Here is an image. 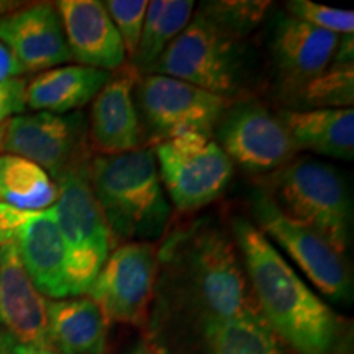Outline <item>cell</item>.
<instances>
[{"instance_id": "obj_3", "label": "cell", "mask_w": 354, "mask_h": 354, "mask_svg": "<svg viewBox=\"0 0 354 354\" xmlns=\"http://www.w3.org/2000/svg\"><path fill=\"white\" fill-rule=\"evenodd\" d=\"M263 192L287 216L313 228L339 253H346L353 203L336 167L313 158L290 159L268 177Z\"/></svg>"}, {"instance_id": "obj_22", "label": "cell", "mask_w": 354, "mask_h": 354, "mask_svg": "<svg viewBox=\"0 0 354 354\" xmlns=\"http://www.w3.org/2000/svg\"><path fill=\"white\" fill-rule=\"evenodd\" d=\"M57 185L46 171L15 154H0V203L25 212L51 209Z\"/></svg>"}, {"instance_id": "obj_21", "label": "cell", "mask_w": 354, "mask_h": 354, "mask_svg": "<svg viewBox=\"0 0 354 354\" xmlns=\"http://www.w3.org/2000/svg\"><path fill=\"white\" fill-rule=\"evenodd\" d=\"M109 323L91 297L48 300V336L57 354H104Z\"/></svg>"}, {"instance_id": "obj_19", "label": "cell", "mask_w": 354, "mask_h": 354, "mask_svg": "<svg viewBox=\"0 0 354 354\" xmlns=\"http://www.w3.org/2000/svg\"><path fill=\"white\" fill-rule=\"evenodd\" d=\"M110 76L112 73L109 71L79 64L43 71L26 82V107L35 112L57 115L81 112L82 107L95 99Z\"/></svg>"}, {"instance_id": "obj_20", "label": "cell", "mask_w": 354, "mask_h": 354, "mask_svg": "<svg viewBox=\"0 0 354 354\" xmlns=\"http://www.w3.org/2000/svg\"><path fill=\"white\" fill-rule=\"evenodd\" d=\"M279 120L297 151L308 149L322 156L351 161L354 156V110L310 109L284 110Z\"/></svg>"}, {"instance_id": "obj_34", "label": "cell", "mask_w": 354, "mask_h": 354, "mask_svg": "<svg viewBox=\"0 0 354 354\" xmlns=\"http://www.w3.org/2000/svg\"><path fill=\"white\" fill-rule=\"evenodd\" d=\"M131 354H167V351L165 348L159 346L158 343L151 342V339H146V342L136 344V348L133 349Z\"/></svg>"}, {"instance_id": "obj_11", "label": "cell", "mask_w": 354, "mask_h": 354, "mask_svg": "<svg viewBox=\"0 0 354 354\" xmlns=\"http://www.w3.org/2000/svg\"><path fill=\"white\" fill-rule=\"evenodd\" d=\"M136 95L149 130L161 141L187 133L212 136L228 109L225 97L159 74L146 76Z\"/></svg>"}, {"instance_id": "obj_16", "label": "cell", "mask_w": 354, "mask_h": 354, "mask_svg": "<svg viewBox=\"0 0 354 354\" xmlns=\"http://www.w3.org/2000/svg\"><path fill=\"white\" fill-rule=\"evenodd\" d=\"M0 323L15 342L51 348L48 300L26 274L13 243L0 246Z\"/></svg>"}, {"instance_id": "obj_8", "label": "cell", "mask_w": 354, "mask_h": 354, "mask_svg": "<svg viewBox=\"0 0 354 354\" xmlns=\"http://www.w3.org/2000/svg\"><path fill=\"white\" fill-rule=\"evenodd\" d=\"M190 269L205 317H261L234 241L218 230L197 233L189 250Z\"/></svg>"}, {"instance_id": "obj_5", "label": "cell", "mask_w": 354, "mask_h": 354, "mask_svg": "<svg viewBox=\"0 0 354 354\" xmlns=\"http://www.w3.org/2000/svg\"><path fill=\"white\" fill-rule=\"evenodd\" d=\"M240 39L198 10L149 73L179 79L228 99L240 87Z\"/></svg>"}, {"instance_id": "obj_35", "label": "cell", "mask_w": 354, "mask_h": 354, "mask_svg": "<svg viewBox=\"0 0 354 354\" xmlns=\"http://www.w3.org/2000/svg\"><path fill=\"white\" fill-rule=\"evenodd\" d=\"M3 130H6V125L0 127V148H2V140H3Z\"/></svg>"}, {"instance_id": "obj_26", "label": "cell", "mask_w": 354, "mask_h": 354, "mask_svg": "<svg viewBox=\"0 0 354 354\" xmlns=\"http://www.w3.org/2000/svg\"><path fill=\"white\" fill-rule=\"evenodd\" d=\"M269 2L259 0H223L202 3L201 12L234 37L250 33L264 19Z\"/></svg>"}, {"instance_id": "obj_7", "label": "cell", "mask_w": 354, "mask_h": 354, "mask_svg": "<svg viewBox=\"0 0 354 354\" xmlns=\"http://www.w3.org/2000/svg\"><path fill=\"white\" fill-rule=\"evenodd\" d=\"M162 187L180 212L209 205L233 176V162L212 136L187 133L159 141L153 149Z\"/></svg>"}, {"instance_id": "obj_33", "label": "cell", "mask_w": 354, "mask_h": 354, "mask_svg": "<svg viewBox=\"0 0 354 354\" xmlns=\"http://www.w3.org/2000/svg\"><path fill=\"white\" fill-rule=\"evenodd\" d=\"M354 39L353 35H343L338 39V46H336L333 64H354Z\"/></svg>"}, {"instance_id": "obj_9", "label": "cell", "mask_w": 354, "mask_h": 354, "mask_svg": "<svg viewBox=\"0 0 354 354\" xmlns=\"http://www.w3.org/2000/svg\"><path fill=\"white\" fill-rule=\"evenodd\" d=\"M159 254L151 241H130L109 254L88 289L107 323L143 325L154 295Z\"/></svg>"}, {"instance_id": "obj_6", "label": "cell", "mask_w": 354, "mask_h": 354, "mask_svg": "<svg viewBox=\"0 0 354 354\" xmlns=\"http://www.w3.org/2000/svg\"><path fill=\"white\" fill-rule=\"evenodd\" d=\"M251 207L258 223L256 227L290 256L325 297L339 304L351 300L353 277L343 253L315 230L279 210L263 190H256Z\"/></svg>"}, {"instance_id": "obj_4", "label": "cell", "mask_w": 354, "mask_h": 354, "mask_svg": "<svg viewBox=\"0 0 354 354\" xmlns=\"http://www.w3.org/2000/svg\"><path fill=\"white\" fill-rule=\"evenodd\" d=\"M88 165L73 167L55 180L57 201L53 207L64 243L69 297L87 294L113 248V236L92 192Z\"/></svg>"}, {"instance_id": "obj_32", "label": "cell", "mask_w": 354, "mask_h": 354, "mask_svg": "<svg viewBox=\"0 0 354 354\" xmlns=\"http://www.w3.org/2000/svg\"><path fill=\"white\" fill-rule=\"evenodd\" d=\"M2 346L3 354H57L55 349L50 346H38V344H26L19 343L7 335L6 331L2 333Z\"/></svg>"}, {"instance_id": "obj_28", "label": "cell", "mask_w": 354, "mask_h": 354, "mask_svg": "<svg viewBox=\"0 0 354 354\" xmlns=\"http://www.w3.org/2000/svg\"><path fill=\"white\" fill-rule=\"evenodd\" d=\"M104 6L120 35L125 53L133 59L138 51L148 2L146 0H107Z\"/></svg>"}, {"instance_id": "obj_1", "label": "cell", "mask_w": 354, "mask_h": 354, "mask_svg": "<svg viewBox=\"0 0 354 354\" xmlns=\"http://www.w3.org/2000/svg\"><path fill=\"white\" fill-rule=\"evenodd\" d=\"M261 317L299 354H333L342 335L336 313L305 284L272 241L245 218L233 225Z\"/></svg>"}, {"instance_id": "obj_23", "label": "cell", "mask_w": 354, "mask_h": 354, "mask_svg": "<svg viewBox=\"0 0 354 354\" xmlns=\"http://www.w3.org/2000/svg\"><path fill=\"white\" fill-rule=\"evenodd\" d=\"M203 338L209 354H287L263 317H203Z\"/></svg>"}, {"instance_id": "obj_31", "label": "cell", "mask_w": 354, "mask_h": 354, "mask_svg": "<svg viewBox=\"0 0 354 354\" xmlns=\"http://www.w3.org/2000/svg\"><path fill=\"white\" fill-rule=\"evenodd\" d=\"M21 74H25L21 64L17 61V57L12 55V51L0 41V82L19 79Z\"/></svg>"}, {"instance_id": "obj_14", "label": "cell", "mask_w": 354, "mask_h": 354, "mask_svg": "<svg viewBox=\"0 0 354 354\" xmlns=\"http://www.w3.org/2000/svg\"><path fill=\"white\" fill-rule=\"evenodd\" d=\"M56 8L73 61L109 73L125 66V46L104 2L61 0Z\"/></svg>"}, {"instance_id": "obj_30", "label": "cell", "mask_w": 354, "mask_h": 354, "mask_svg": "<svg viewBox=\"0 0 354 354\" xmlns=\"http://www.w3.org/2000/svg\"><path fill=\"white\" fill-rule=\"evenodd\" d=\"M30 212L13 209V207L0 203V246L15 241L17 233L24 225Z\"/></svg>"}, {"instance_id": "obj_18", "label": "cell", "mask_w": 354, "mask_h": 354, "mask_svg": "<svg viewBox=\"0 0 354 354\" xmlns=\"http://www.w3.org/2000/svg\"><path fill=\"white\" fill-rule=\"evenodd\" d=\"M20 261L35 287L53 300L69 299L66 284V251L55 207L30 212L15 241Z\"/></svg>"}, {"instance_id": "obj_36", "label": "cell", "mask_w": 354, "mask_h": 354, "mask_svg": "<svg viewBox=\"0 0 354 354\" xmlns=\"http://www.w3.org/2000/svg\"><path fill=\"white\" fill-rule=\"evenodd\" d=\"M0 354H3V346H2V333H0Z\"/></svg>"}, {"instance_id": "obj_17", "label": "cell", "mask_w": 354, "mask_h": 354, "mask_svg": "<svg viewBox=\"0 0 354 354\" xmlns=\"http://www.w3.org/2000/svg\"><path fill=\"white\" fill-rule=\"evenodd\" d=\"M339 37L300 21L279 17L272 33V55L286 86L297 92L320 76L333 61Z\"/></svg>"}, {"instance_id": "obj_25", "label": "cell", "mask_w": 354, "mask_h": 354, "mask_svg": "<svg viewBox=\"0 0 354 354\" xmlns=\"http://www.w3.org/2000/svg\"><path fill=\"white\" fill-rule=\"evenodd\" d=\"M300 105L310 109H353L354 64H330L320 76L295 92Z\"/></svg>"}, {"instance_id": "obj_12", "label": "cell", "mask_w": 354, "mask_h": 354, "mask_svg": "<svg viewBox=\"0 0 354 354\" xmlns=\"http://www.w3.org/2000/svg\"><path fill=\"white\" fill-rule=\"evenodd\" d=\"M218 146L234 165L250 172L281 169L297 148L277 115L258 102H240L225 110L216 125Z\"/></svg>"}, {"instance_id": "obj_29", "label": "cell", "mask_w": 354, "mask_h": 354, "mask_svg": "<svg viewBox=\"0 0 354 354\" xmlns=\"http://www.w3.org/2000/svg\"><path fill=\"white\" fill-rule=\"evenodd\" d=\"M25 92L26 81L21 77L0 82V127L6 125L12 117L25 113Z\"/></svg>"}, {"instance_id": "obj_2", "label": "cell", "mask_w": 354, "mask_h": 354, "mask_svg": "<svg viewBox=\"0 0 354 354\" xmlns=\"http://www.w3.org/2000/svg\"><path fill=\"white\" fill-rule=\"evenodd\" d=\"M88 177L113 241H149L165 233L171 207L151 148L99 154L88 165Z\"/></svg>"}, {"instance_id": "obj_13", "label": "cell", "mask_w": 354, "mask_h": 354, "mask_svg": "<svg viewBox=\"0 0 354 354\" xmlns=\"http://www.w3.org/2000/svg\"><path fill=\"white\" fill-rule=\"evenodd\" d=\"M2 41L25 73H43L73 61L56 6L35 3L0 13Z\"/></svg>"}, {"instance_id": "obj_15", "label": "cell", "mask_w": 354, "mask_h": 354, "mask_svg": "<svg viewBox=\"0 0 354 354\" xmlns=\"http://www.w3.org/2000/svg\"><path fill=\"white\" fill-rule=\"evenodd\" d=\"M136 84L138 71L123 66L112 73L109 82L92 100L88 136L92 146L104 156L140 148L141 127L133 95Z\"/></svg>"}, {"instance_id": "obj_27", "label": "cell", "mask_w": 354, "mask_h": 354, "mask_svg": "<svg viewBox=\"0 0 354 354\" xmlns=\"http://www.w3.org/2000/svg\"><path fill=\"white\" fill-rule=\"evenodd\" d=\"M290 17L305 24L325 30L335 35H353L354 32V13L351 10H339L312 0H290L286 3Z\"/></svg>"}, {"instance_id": "obj_10", "label": "cell", "mask_w": 354, "mask_h": 354, "mask_svg": "<svg viewBox=\"0 0 354 354\" xmlns=\"http://www.w3.org/2000/svg\"><path fill=\"white\" fill-rule=\"evenodd\" d=\"M87 140L82 112L20 113L6 123L2 149L35 162L56 180L87 162Z\"/></svg>"}, {"instance_id": "obj_24", "label": "cell", "mask_w": 354, "mask_h": 354, "mask_svg": "<svg viewBox=\"0 0 354 354\" xmlns=\"http://www.w3.org/2000/svg\"><path fill=\"white\" fill-rule=\"evenodd\" d=\"M194 13L190 0H153L148 2L138 51L133 59L141 69H151L167 46L189 25Z\"/></svg>"}]
</instances>
